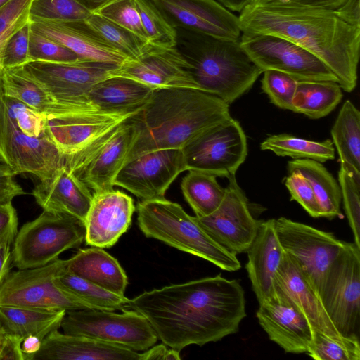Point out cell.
I'll use <instances>...</instances> for the list:
<instances>
[{
  "label": "cell",
  "instance_id": "1",
  "mask_svg": "<svg viewBox=\"0 0 360 360\" xmlns=\"http://www.w3.org/2000/svg\"><path fill=\"white\" fill-rule=\"evenodd\" d=\"M128 304L163 344L179 352L236 333L247 315L243 288L221 274L145 291Z\"/></svg>",
  "mask_w": 360,
  "mask_h": 360
},
{
  "label": "cell",
  "instance_id": "2",
  "mask_svg": "<svg viewBox=\"0 0 360 360\" xmlns=\"http://www.w3.org/2000/svg\"><path fill=\"white\" fill-rule=\"evenodd\" d=\"M242 33L287 39L321 59L346 92L357 83L360 27L345 21L335 9L252 0L238 16Z\"/></svg>",
  "mask_w": 360,
  "mask_h": 360
},
{
  "label": "cell",
  "instance_id": "3",
  "mask_svg": "<svg viewBox=\"0 0 360 360\" xmlns=\"http://www.w3.org/2000/svg\"><path fill=\"white\" fill-rule=\"evenodd\" d=\"M231 117L229 104L210 93L193 88L154 89L144 106L129 118L135 136L124 164L150 151L182 149Z\"/></svg>",
  "mask_w": 360,
  "mask_h": 360
},
{
  "label": "cell",
  "instance_id": "4",
  "mask_svg": "<svg viewBox=\"0 0 360 360\" xmlns=\"http://www.w3.org/2000/svg\"><path fill=\"white\" fill-rule=\"evenodd\" d=\"M176 48L190 66L200 90L228 104L247 92L263 70L240 46L231 40L201 32L176 29Z\"/></svg>",
  "mask_w": 360,
  "mask_h": 360
},
{
  "label": "cell",
  "instance_id": "5",
  "mask_svg": "<svg viewBox=\"0 0 360 360\" xmlns=\"http://www.w3.org/2000/svg\"><path fill=\"white\" fill-rule=\"evenodd\" d=\"M137 223L147 238L207 260L222 270L236 271L241 266L236 255L212 238L194 217L165 198L140 201Z\"/></svg>",
  "mask_w": 360,
  "mask_h": 360
},
{
  "label": "cell",
  "instance_id": "6",
  "mask_svg": "<svg viewBox=\"0 0 360 360\" xmlns=\"http://www.w3.org/2000/svg\"><path fill=\"white\" fill-rule=\"evenodd\" d=\"M84 222L69 214L46 211L25 224L17 233L11 264L18 269L44 266L85 239Z\"/></svg>",
  "mask_w": 360,
  "mask_h": 360
},
{
  "label": "cell",
  "instance_id": "7",
  "mask_svg": "<svg viewBox=\"0 0 360 360\" xmlns=\"http://www.w3.org/2000/svg\"><path fill=\"white\" fill-rule=\"evenodd\" d=\"M119 65L91 60L72 63L30 62L17 68L37 83L57 104L72 110H97L88 101L89 90L112 77Z\"/></svg>",
  "mask_w": 360,
  "mask_h": 360
},
{
  "label": "cell",
  "instance_id": "8",
  "mask_svg": "<svg viewBox=\"0 0 360 360\" xmlns=\"http://www.w3.org/2000/svg\"><path fill=\"white\" fill-rule=\"evenodd\" d=\"M68 262L58 258L42 266L10 272L0 286V307L65 311L94 309L56 283Z\"/></svg>",
  "mask_w": 360,
  "mask_h": 360
},
{
  "label": "cell",
  "instance_id": "9",
  "mask_svg": "<svg viewBox=\"0 0 360 360\" xmlns=\"http://www.w3.org/2000/svg\"><path fill=\"white\" fill-rule=\"evenodd\" d=\"M60 327L65 334L91 338L135 352L147 350L158 339L148 321L133 309L120 314L96 309L68 311Z\"/></svg>",
  "mask_w": 360,
  "mask_h": 360
},
{
  "label": "cell",
  "instance_id": "10",
  "mask_svg": "<svg viewBox=\"0 0 360 360\" xmlns=\"http://www.w3.org/2000/svg\"><path fill=\"white\" fill-rule=\"evenodd\" d=\"M134 136V129L127 119L105 131L79 151L64 157V165L93 193L112 190Z\"/></svg>",
  "mask_w": 360,
  "mask_h": 360
},
{
  "label": "cell",
  "instance_id": "11",
  "mask_svg": "<svg viewBox=\"0 0 360 360\" xmlns=\"http://www.w3.org/2000/svg\"><path fill=\"white\" fill-rule=\"evenodd\" d=\"M320 297L339 333L356 336L360 319V247L346 243L332 262Z\"/></svg>",
  "mask_w": 360,
  "mask_h": 360
},
{
  "label": "cell",
  "instance_id": "12",
  "mask_svg": "<svg viewBox=\"0 0 360 360\" xmlns=\"http://www.w3.org/2000/svg\"><path fill=\"white\" fill-rule=\"evenodd\" d=\"M240 43L263 72L266 70L283 72L298 82L338 83L337 77L321 59L287 39L273 34L242 33Z\"/></svg>",
  "mask_w": 360,
  "mask_h": 360
},
{
  "label": "cell",
  "instance_id": "13",
  "mask_svg": "<svg viewBox=\"0 0 360 360\" xmlns=\"http://www.w3.org/2000/svg\"><path fill=\"white\" fill-rule=\"evenodd\" d=\"M187 170L229 177L236 175L248 155L245 132L232 117L206 130L182 149Z\"/></svg>",
  "mask_w": 360,
  "mask_h": 360
},
{
  "label": "cell",
  "instance_id": "14",
  "mask_svg": "<svg viewBox=\"0 0 360 360\" xmlns=\"http://www.w3.org/2000/svg\"><path fill=\"white\" fill-rule=\"evenodd\" d=\"M275 228L283 250L296 260L320 295L327 272L347 242L283 217L275 219Z\"/></svg>",
  "mask_w": 360,
  "mask_h": 360
},
{
  "label": "cell",
  "instance_id": "15",
  "mask_svg": "<svg viewBox=\"0 0 360 360\" xmlns=\"http://www.w3.org/2000/svg\"><path fill=\"white\" fill-rule=\"evenodd\" d=\"M0 158L15 175L29 173L40 180L64 165V158L46 133L32 137L10 119L0 101Z\"/></svg>",
  "mask_w": 360,
  "mask_h": 360
},
{
  "label": "cell",
  "instance_id": "16",
  "mask_svg": "<svg viewBox=\"0 0 360 360\" xmlns=\"http://www.w3.org/2000/svg\"><path fill=\"white\" fill-rule=\"evenodd\" d=\"M227 179L225 195L218 208L208 216L194 218L218 244L236 255L248 251L262 221L252 214L236 175Z\"/></svg>",
  "mask_w": 360,
  "mask_h": 360
},
{
  "label": "cell",
  "instance_id": "17",
  "mask_svg": "<svg viewBox=\"0 0 360 360\" xmlns=\"http://www.w3.org/2000/svg\"><path fill=\"white\" fill-rule=\"evenodd\" d=\"M187 168L181 149H160L126 162L115 179L141 201L165 198L176 178Z\"/></svg>",
  "mask_w": 360,
  "mask_h": 360
},
{
  "label": "cell",
  "instance_id": "18",
  "mask_svg": "<svg viewBox=\"0 0 360 360\" xmlns=\"http://www.w3.org/2000/svg\"><path fill=\"white\" fill-rule=\"evenodd\" d=\"M175 29L238 40V17L215 0H150Z\"/></svg>",
  "mask_w": 360,
  "mask_h": 360
},
{
  "label": "cell",
  "instance_id": "19",
  "mask_svg": "<svg viewBox=\"0 0 360 360\" xmlns=\"http://www.w3.org/2000/svg\"><path fill=\"white\" fill-rule=\"evenodd\" d=\"M140 110L125 112L86 110L48 115L45 131L64 158L79 151L95 138L122 123Z\"/></svg>",
  "mask_w": 360,
  "mask_h": 360
},
{
  "label": "cell",
  "instance_id": "20",
  "mask_svg": "<svg viewBox=\"0 0 360 360\" xmlns=\"http://www.w3.org/2000/svg\"><path fill=\"white\" fill-rule=\"evenodd\" d=\"M256 317L269 338L286 353H307L313 329L289 297L274 287V293L259 304Z\"/></svg>",
  "mask_w": 360,
  "mask_h": 360
},
{
  "label": "cell",
  "instance_id": "21",
  "mask_svg": "<svg viewBox=\"0 0 360 360\" xmlns=\"http://www.w3.org/2000/svg\"><path fill=\"white\" fill-rule=\"evenodd\" d=\"M112 76H120L141 82L153 89L193 88L200 89L190 71V66L176 46H154L135 60L119 65Z\"/></svg>",
  "mask_w": 360,
  "mask_h": 360
},
{
  "label": "cell",
  "instance_id": "22",
  "mask_svg": "<svg viewBox=\"0 0 360 360\" xmlns=\"http://www.w3.org/2000/svg\"><path fill=\"white\" fill-rule=\"evenodd\" d=\"M134 211L133 198L122 191L112 189L93 193L84 221L86 243L111 248L129 228Z\"/></svg>",
  "mask_w": 360,
  "mask_h": 360
},
{
  "label": "cell",
  "instance_id": "23",
  "mask_svg": "<svg viewBox=\"0 0 360 360\" xmlns=\"http://www.w3.org/2000/svg\"><path fill=\"white\" fill-rule=\"evenodd\" d=\"M30 29L57 41L81 60L121 65L130 60L98 34L86 20H37Z\"/></svg>",
  "mask_w": 360,
  "mask_h": 360
},
{
  "label": "cell",
  "instance_id": "24",
  "mask_svg": "<svg viewBox=\"0 0 360 360\" xmlns=\"http://www.w3.org/2000/svg\"><path fill=\"white\" fill-rule=\"evenodd\" d=\"M274 282V287L283 292L304 315L313 330L342 335L328 316L317 290L296 260L285 251Z\"/></svg>",
  "mask_w": 360,
  "mask_h": 360
},
{
  "label": "cell",
  "instance_id": "25",
  "mask_svg": "<svg viewBox=\"0 0 360 360\" xmlns=\"http://www.w3.org/2000/svg\"><path fill=\"white\" fill-rule=\"evenodd\" d=\"M32 195L44 210L69 214L84 222L93 199L90 189L65 165L40 180Z\"/></svg>",
  "mask_w": 360,
  "mask_h": 360
},
{
  "label": "cell",
  "instance_id": "26",
  "mask_svg": "<svg viewBox=\"0 0 360 360\" xmlns=\"http://www.w3.org/2000/svg\"><path fill=\"white\" fill-rule=\"evenodd\" d=\"M141 360V353L122 346L85 336L60 333L55 330L42 340L30 360Z\"/></svg>",
  "mask_w": 360,
  "mask_h": 360
},
{
  "label": "cell",
  "instance_id": "27",
  "mask_svg": "<svg viewBox=\"0 0 360 360\" xmlns=\"http://www.w3.org/2000/svg\"><path fill=\"white\" fill-rule=\"evenodd\" d=\"M246 252L248 261L245 269L259 304L274 292V276L284 253L276 231L275 219L261 222Z\"/></svg>",
  "mask_w": 360,
  "mask_h": 360
},
{
  "label": "cell",
  "instance_id": "28",
  "mask_svg": "<svg viewBox=\"0 0 360 360\" xmlns=\"http://www.w3.org/2000/svg\"><path fill=\"white\" fill-rule=\"evenodd\" d=\"M68 260V271L115 294L124 295L127 276L118 261L103 248L81 249Z\"/></svg>",
  "mask_w": 360,
  "mask_h": 360
},
{
  "label": "cell",
  "instance_id": "29",
  "mask_svg": "<svg viewBox=\"0 0 360 360\" xmlns=\"http://www.w3.org/2000/svg\"><path fill=\"white\" fill-rule=\"evenodd\" d=\"M153 90L138 81L112 76L92 86L87 99L97 110L125 112L141 109L150 99Z\"/></svg>",
  "mask_w": 360,
  "mask_h": 360
},
{
  "label": "cell",
  "instance_id": "30",
  "mask_svg": "<svg viewBox=\"0 0 360 360\" xmlns=\"http://www.w3.org/2000/svg\"><path fill=\"white\" fill-rule=\"evenodd\" d=\"M65 313L30 307H0V326L8 334L23 338L35 335L43 340L60 327Z\"/></svg>",
  "mask_w": 360,
  "mask_h": 360
},
{
  "label": "cell",
  "instance_id": "31",
  "mask_svg": "<svg viewBox=\"0 0 360 360\" xmlns=\"http://www.w3.org/2000/svg\"><path fill=\"white\" fill-rule=\"evenodd\" d=\"M288 172L301 173L310 183L321 210V217L333 219L341 215L340 185L322 165L310 159H294L288 162Z\"/></svg>",
  "mask_w": 360,
  "mask_h": 360
},
{
  "label": "cell",
  "instance_id": "32",
  "mask_svg": "<svg viewBox=\"0 0 360 360\" xmlns=\"http://www.w3.org/2000/svg\"><path fill=\"white\" fill-rule=\"evenodd\" d=\"M342 98V88L336 82L300 81L291 110L311 119H319L332 112Z\"/></svg>",
  "mask_w": 360,
  "mask_h": 360
},
{
  "label": "cell",
  "instance_id": "33",
  "mask_svg": "<svg viewBox=\"0 0 360 360\" xmlns=\"http://www.w3.org/2000/svg\"><path fill=\"white\" fill-rule=\"evenodd\" d=\"M340 161L360 175V112L349 100L343 103L331 129Z\"/></svg>",
  "mask_w": 360,
  "mask_h": 360
},
{
  "label": "cell",
  "instance_id": "34",
  "mask_svg": "<svg viewBox=\"0 0 360 360\" xmlns=\"http://www.w3.org/2000/svg\"><path fill=\"white\" fill-rule=\"evenodd\" d=\"M2 92L4 96L17 99L41 113L59 115L70 112L56 103L34 81L17 68L1 70Z\"/></svg>",
  "mask_w": 360,
  "mask_h": 360
},
{
  "label": "cell",
  "instance_id": "35",
  "mask_svg": "<svg viewBox=\"0 0 360 360\" xmlns=\"http://www.w3.org/2000/svg\"><path fill=\"white\" fill-rule=\"evenodd\" d=\"M188 171L181 183L184 198L195 213V217L208 216L220 205L226 188L219 184L214 174L198 170Z\"/></svg>",
  "mask_w": 360,
  "mask_h": 360
},
{
  "label": "cell",
  "instance_id": "36",
  "mask_svg": "<svg viewBox=\"0 0 360 360\" xmlns=\"http://www.w3.org/2000/svg\"><path fill=\"white\" fill-rule=\"evenodd\" d=\"M262 150L293 159H310L325 162L335 158V147L330 139L314 141L287 134L269 136L260 144Z\"/></svg>",
  "mask_w": 360,
  "mask_h": 360
},
{
  "label": "cell",
  "instance_id": "37",
  "mask_svg": "<svg viewBox=\"0 0 360 360\" xmlns=\"http://www.w3.org/2000/svg\"><path fill=\"white\" fill-rule=\"evenodd\" d=\"M63 289L100 310L124 311L129 309V299L107 290L69 271L67 269L56 278Z\"/></svg>",
  "mask_w": 360,
  "mask_h": 360
},
{
  "label": "cell",
  "instance_id": "38",
  "mask_svg": "<svg viewBox=\"0 0 360 360\" xmlns=\"http://www.w3.org/2000/svg\"><path fill=\"white\" fill-rule=\"evenodd\" d=\"M86 21L107 42L129 60L140 58L155 46L97 13H92Z\"/></svg>",
  "mask_w": 360,
  "mask_h": 360
},
{
  "label": "cell",
  "instance_id": "39",
  "mask_svg": "<svg viewBox=\"0 0 360 360\" xmlns=\"http://www.w3.org/2000/svg\"><path fill=\"white\" fill-rule=\"evenodd\" d=\"M307 354L315 360H359V337L331 336L313 330Z\"/></svg>",
  "mask_w": 360,
  "mask_h": 360
},
{
  "label": "cell",
  "instance_id": "40",
  "mask_svg": "<svg viewBox=\"0 0 360 360\" xmlns=\"http://www.w3.org/2000/svg\"><path fill=\"white\" fill-rule=\"evenodd\" d=\"M148 41L160 48L176 46V30L150 0H135Z\"/></svg>",
  "mask_w": 360,
  "mask_h": 360
},
{
  "label": "cell",
  "instance_id": "41",
  "mask_svg": "<svg viewBox=\"0 0 360 360\" xmlns=\"http://www.w3.org/2000/svg\"><path fill=\"white\" fill-rule=\"evenodd\" d=\"M338 181L342 200L354 243L360 247V175L340 162Z\"/></svg>",
  "mask_w": 360,
  "mask_h": 360
},
{
  "label": "cell",
  "instance_id": "42",
  "mask_svg": "<svg viewBox=\"0 0 360 360\" xmlns=\"http://www.w3.org/2000/svg\"><path fill=\"white\" fill-rule=\"evenodd\" d=\"M91 14L78 0H33L30 21L86 20Z\"/></svg>",
  "mask_w": 360,
  "mask_h": 360
},
{
  "label": "cell",
  "instance_id": "43",
  "mask_svg": "<svg viewBox=\"0 0 360 360\" xmlns=\"http://www.w3.org/2000/svg\"><path fill=\"white\" fill-rule=\"evenodd\" d=\"M0 101L7 115L25 134L39 137L46 133V115L37 112L22 102L4 95L0 73Z\"/></svg>",
  "mask_w": 360,
  "mask_h": 360
},
{
  "label": "cell",
  "instance_id": "44",
  "mask_svg": "<svg viewBox=\"0 0 360 360\" xmlns=\"http://www.w3.org/2000/svg\"><path fill=\"white\" fill-rule=\"evenodd\" d=\"M94 13L148 41L135 0H109Z\"/></svg>",
  "mask_w": 360,
  "mask_h": 360
},
{
  "label": "cell",
  "instance_id": "45",
  "mask_svg": "<svg viewBox=\"0 0 360 360\" xmlns=\"http://www.w3.org/2000/svg\"><path fill=\"white\" fill-rule=\"evenodd\" d=\"M33 0H10L0 7V70L8 40L30 22Z\"/></svg>",
  "mask_w": 360,
  "mask_h": 360
},
{
  "label": "cell",
  "instance_id": "46",
  "mask_svg": "<svg viewBox=\"0 0 360 360\" xmlns=\"http://www.w3.org/2000/svg\"><path fill=\"white\" fill-rule=\"evenodd\" d=\"M263 73L262 89L270 101L281 109L291 110L298 81L278 70H266Z\"/></svg>",
  "mask_w": 360,
  "mask_h": 360
},
{
  "label": "cell",
  "instance_id": "47",
  "mask_svg": "<svg viewBox=\"0 0 360 360\" xmlns=\"http://www.w3.org/2000/svg\"><path fill=\"white\" fill-rule=\"evenodd\" d=\"M29 54L31 62L72 63L81 60L63 44L30 29Z\"/></svg>",
  "mask_w": 360,
  "mask_h": 360
},
{
  "label": "cell",
  "instance_id": "48",
  "mask_svg": "<svg viewBox=\"0 0 360 360\" xmlns=\"http://www.w3.org/2000/svg\"><path fill=\"white\" fill-rule=\"evenodd\" d=\"M290 200L298 202L312 217H321V210L309 181L300 172L288 173L284 181Z\"/></svg>",
  "mask_w": 360,
  "mask_h": 360
},
{
  "label": "cell",
  "instance_id": "49",
  "mask_svg": "<svg viewBox=\"0 0 360 360\" xmlns=\"http://www.w3.org/2000/svg\"><path fill=\"white\" fill-rule=\"evenodd\" d=\"M30 33L29 22L8 40L3 53L1 70L20 68L31 62L29 54Z\"/></svg>",
  "mask_w": 360,
  "mask_h": 360
},
{
  "label": "cell",
  "instance_id": "50",
  "mask_svg": "<svg viewBox=\"0 0 360 360\" xmlns=\"http://www.w3.org/2000/svg\"><path fill=\"white\" fill-rule=\"evenodd\" d=\"M15 176L7 165L0 164V203L12 201L14 198L25 194L14 180Z\"/></svg>",
  "mask_w": 360,
  "mask_h": 360
},
{
  "label": "cell",
  "instance_id": "51",
  "mask_svg": "<svg viewBox=\"0 0 360 360\" xmlns=\"http://www.w3.org/2000/svg\"><path fill=\"white\" fill-rule=\"evenodd\" d=\"M12 201L0 203V240L18 233V216Z\"/></svg>",
  "mask_w": 360,
  "mask_h": 360
},
{
  "label": "cell",
  "instance_id": "52",
  "mask_svg": "<svg viewBox=\"0 0 360 360\" xmlns=\"http://www.w3.org/2000/svg\"><path fill=\"white\" fill-rule=\"evenodd\" d=\"M23 338L6 333L0 348V360H25L21 349Z\"/></svg>",
  "mask_w": 360,
  "mask_h": 360
},
{
  "label": "cell",
  "instance_id": "53",
  "mask_svg": "<svg viewBox=\"0 0 360 360\" xmlns=\"http://www.w3.org/2000/svg\"><path fill=\"white\" fill-rule=\"evenodd\" d=\"M15 234H8L0 240V286L10 273L11 266V245Z\"/></svg>",
  "mask_w": 360,
  "mask_h": 360
},
{
  "label": "cell",
  "instance_id": "54",
  "mask_svg": "<svg viewBox=\"0 0 360 360\" xmlns=\"http://www.w3.org/2000/svg\"><path fill=\"white\" fill-rule=\"evenodd\" d=\"M262 2L288 4L296 6L336 9L346 0H257Z\"/></svg>",
  "mask_w": 360,
  "mask_h": 360
},
{
  "label": "cell",
  "instance_id": "55",
  "mask_svg": "<svg viewBox=\"0 0 360 360\" xmlns=\"http://www.w3.org/2000/svg\"><path fill=\"white\" fill-rule=\"evenodd\" d=\"M180 352L168 349L165 344L158 345L141 353V360H179Z\"/></svg>",
  "mask_w": 360,
  "mask_h": 360
},
{
  "label": "cell",
  "instance_id": "56",
  "mask_svg": "<svg viewBox=\"0 0 360 360\" xmlns=\"http://www.w3.org/2000/svg\"><path fill=\"white\" fill-rule=\"evenodd\" d=\"M335 10L345 21L360 27V0H346Z\"/></svg>",
  "mask_w": 360,
  "mask_h": 360
},
{
  "label": "cell",
  "instance_id": "57",
  "mask_svg": "<svg viewBox=\"0 0 360 360\" xmlns=\"http://www.w3.org/2000/svg\"><path fill=\"white\" fill-rule=\"evenodd\" d=\"M41 343L42 340L35 335L25 338L21 344L25 360H30V357L39 350Z\"/></svg>",
  "mask_w": 360,
  "mask_h": 360
},
{
  "label": "cell",
  "instance_id": "58",
  "mask_svg": "<svg viewBox=\"0 0 360 360\" xmlns=\"http://www.w3.org/2000/svg\"><path fill=\"white\" fill-rule=\"evenodd\" d=\"M225 8L240 12L252 0H218Z\"/></svg>",
  "mask_w": 360,
  "mask_h": 360
},
{
  "label": "cell",
  "instance_id": "59",
  "mask_svg": "<svg viewBox=\"0 0 360 360\" xmlns=\"http://www.w3.org/2000/svg\"><path fill=\"white\" fill-rule=\"evenodd\" d=\"M86 8L94 13L109 0H78Z\"/></svg>",
  "mask_w": 360,
  "mask_h": 360
},
{
  "label": "cell",
  "instance_id": "60",
  "mask_svg": "<svg viewBox=\"0 0 360 360\" xmlns=\"http://www.w3.org/2000/svg\"><path fill=\"white\" fill-rule=\"evenodd\" d=\"M6 335L5 330L0 326V348Z\"/></svg>",
  "mask_w": 360,
  "mask_h": 360
},
{
  "label": "cell",
  "instance_id": "61",
  "mask_svg": "<svg viewBox=\"0 0 360 360\" xmlns=\"http://www.w3.org/2000/svg\"><path fill=\"white\" fill-rule=\"evenodd\" d=\"M10 0H0V7L6 4Z\"/></svg>",
  "mask_w": 360,
  "mask_h": 360
},
{
  "label": "cell",
  "instance_id": "62",
  "mask_svg": "<svg viewBox=\"0 0 360 360\" xmlns=\"http://www.w3.org/2000/svg\"><path fill=\"white\" fill-rule=\"evenodd\" d=\"M1 163H4V162L3 160L0 158V164H1Z\"/></svg>",
  "mask_w": 360,
  "mask_h": 360
}]
</instances>
